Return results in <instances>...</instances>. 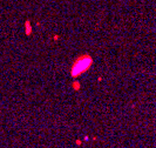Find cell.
<instances>
[{
  "mask_svg": "<svg viewBox=\"0 0 156 148\" xmlns=\"http://www.w3.org/2000/svg\"><path fill=\"white\" fill-rule=\"evenodd\" d=\"M92 63V59L89 58V56H86V58H81V59H79L76 63H74V66H73V70H72V74L75 77V75H78L80 73H82V72H85V70L88 68V66Z\"/></svg>",
  "mask_w": 156,
  "mask_h": 148,
  "instance_id": "obj_1",
  "label": "cell"
}]
</instances>
